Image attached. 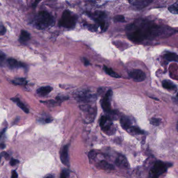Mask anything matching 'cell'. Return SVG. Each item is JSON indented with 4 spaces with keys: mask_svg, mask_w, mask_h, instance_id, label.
I'll return each instance as SVG.
<instances>
[{
    "mask_svg": "<svg viewBox=\"0 0 178 178\" xmlns=\"http://www.w3.org/2000/svg\"><path fill=\"white\" fill-rule=\"evenodd\" d=\"M18 120H19V119H18H18L17 118V119H16V120H15V122H14V123H16L17 122H18Z\"/></svg>",
    "mask_w": 178,
    "mask_h": 178,
    "instance_id": "f35d334b",
    "label": "cell"
},
{
    "mask_svg": "<svg viewBox=\"0 0 178 178\" xmlns=\"http://www.w3.org/2000/svg\"><path fill=\"white\" fill-rule=\"evenodd\" d=\"M160 122H161V120L160 119L155 118H153L150 121L151 124L155 126H159L160 124Z\"/></svg>",
    "mask_w": 178,
    "mask_h": 178,
    "instance_id": "d4e9b609",
    "label": "cell"
},
{
    "mask_svg": "<svg viewBox=\"0 0 178 178\" xmlns=\"http://www.w3.org/2000/svg\"><path fill=\"white\" fill-rule=\"evenodd\" d=\"M112 90H109L101 101V106L105 112L111 114L113 113L111 109V100L112 98Z\"/></svg>",
    "mask_w": 178,
    "mask_h": 178,
    "instance_id": "8992f818",
    "label": "cell"
},
{
    "mask_svg": "<svg viewBox=\"0 0 178 178\" xmlns=\"http://www.w3.org/2000/svg\"><path fill=\"white\" fill-rule=\"evenodd\" d=\"M14 84L18 85H25L27 84V81L25 78H17L12 81Z\"/></svg>",
    "mask_w": 178,
    "mask_h": 178,
    "instance_id": "603a6c76",
    "label": "cell"
},
{
    "mask_svg": "<svg viewBox=\"0 0 178 178\" xmlns=\"http://www.w3.org/2000/svg\"><path fill=\"white\" fill-rule=\"evenodd\" d=\"M5 57H6V56H5V53L3 52L2 51H0V64L4 62Z\"/></svg>",
    "mask_w": 178,
    "mask_h": 178,
    "instance_id": "f1b7e54d",
    "label": "cell"
},
{
    "mask_svg": "<svg viewBox=\"0 0 178 178\" xmlns=\"http://www.w3.org/2000/svg\"><path fill=\"white\" fill-rule=\"evenodd\" d=\"M52 90V88L50 86H44L39 88V89H37V92L40 96H44L49 94Z\"/></svg>",
    "mask_w": 178,
    "mask_h": 178,
    "instance_id": "9a60e30c",
    "label": "cell"
},
{
    "mask_svg": "<svg viewBox=\"0 0 178 178\" xmlns=\"http://www.w3.org/2000/svg\"><path fill=\"white\" fill-rule=\"evenodd\" d=\"M6 32V30L4 27V26L3 25H0V36H3L5 34Z\"/></svg>",
    "mask_w": 178,
    "mask_h": 178,
    "instance_id": "83f0119b",
    "label": "cell"
},
{
    "mask_svg": "<svg viewBox=\"0 0 178 178\" xmlns=\"http://www.w3.org/2000/svg\"><path fill=\"white\" fill-rule=\"evenodd\" d=\"M83 62H84V63L85 65V66H88V65L90 64V63H89V61H88L87 59H86V58H83Z\"/></svg>",
    "mask_w": 178,
    "mask_h": 178,
    "instance_id": "d6a6232c",
    "label": "cell"
},
{
    "mask_svg": "<svg viewBox=\"0 0 178 178\" xmlns=\"http://www.w3.org/2000/svg\"><path fill=\"white\" fill-rule=\"evenodd\" d=\"M164 58L168 61H174V62H178V55L173 52H168L164 55Z\"/></svg>",
    "mask_w": 178,
    "mask_h": 178,
    "instance_id": "ffe728a7",
    "label": "cell"
},
{
    "mask_svg": "<svg viewBox=\"0 0 178 178\" xmlns=\"http://www.w3.org/2000/svg\"><path fill=\"white\" fill-rule=\"evenodd\" d=\"M103 69L105 71L106 73L108 74L109 75L112 77V78H120V76L119 75V74H118L116 72H115L113 71L112 69L109 68L107 66H104Z\"/></svg>",
    "mask_w": 178,
    "mask_h": 178,
    "instance_id": "44dd1931",
    "label": "cell"
},
{
    "mask_svg": "<svg viewBox=\"0 0 178 178\" xmlns=\"http://www.w3.org/2000/svg\"><path fill=\"white\" fill-rule=\"evenodd\" d=\"M90 16L98 23L101 29L106 30L107 28V23L106 22V16L104 13L100 11L95 12L94 14H90Z\"/></svg>",
    "mask_w": 178,
    "mask_h": 178,
    "instance_id": "52a82bcc",
    "label": "cell"
},
{
    "mask_svg": "<svg viewBox=\"0 0 178 178\" xmlns=\"http://www.w3.org/2000/svg\"><path fill=\"white\" fill-rule=\"evenodd\" d=\"M78 98L80 100L84 102H90L91 101H94L96 99V96L91 94L84 93L78 96Z\"/></svg>",
    "mask_w": 178,
    "mask_h": 178,
    "instance_id": "5bb4252c",
    "label": "cell"
},
{
    "mask_svg": "<svg viewBox=\"0 0 178 178\" xmlns=\"http://www.w3.org/2000/svg\"><path fill=\"white\" fill-rule=\"evenodd\" d=\"M128 131L129 132H132L133 133H135V134H144V131L141 130L139 128L136 126H132L131 127L130 129L128 130Z\"/></svg>",
    "mask_w": 178,
    "mask_h": 178,
    "instance_id": "7402d4cb",
    "label": "cell"
},
{
    "mask_svg": "<svg viewBox=\"0 0 178 178\" xmlns=\"http://www.w3.org/2000/svg\"><path fill=\"white\" fill-rule=\"evenodd\" d=\"M34 24L38 29H44L54 24V18L48 11H39L34 18Z\"/></svg>",
    "mask_w": 178,
    "mask_h": 178,
    "instance_id": "7a4b0ae2",
    "label": "cell"
},
{
    "mask_svg": "<svg viewBox=\"0 0 178 178\" xmlns=\"http://www.w3.org/2000/svg\"><path fill=\"white\" fill-rule=\"evenodd\" d=\"M172 166L169 162H163L162 161H157L151 168L149 174L151 178H158L159 176L164 174L167 169Z\"/></svg>",
    "mask_w": 178,
    "mask_h": 178,
    "instance_id": "3957f363",
    "label": "cell"
},
{
    "mask_svg": "<svg viewBox=\"0 0 178 178\" xmlns=\"http://www.w3.org/2000/svg\"><path fill=\"white\" fill-rule=\"evenodd\" d=\"M45 178H53V176L51 175V174H49L47 177H46Z\"/></svg>",
    "mask_w": 178,
    "mask_h": 178,
    "instance_id": "74e56055",
    "label": "cell"
},
{
    "mask_svg": "<svg viewBox=\"0 0 178 178\" xmlns=\"http://www.w3.org/2000/svg\"><path fill=\"white\" fill-rule=\"evenodd\" d=\"M77 18L74 14L68 10L63 11L59 21V25L66 28H72L75 25Z\"/></svg>",
    "mask_w": 178,
    "mask_h": 178,
    "instance_id": "277c9868",
    "label": "cell"
},
{
    "mask_svg": "<svg viewBox=\"0 0 178 178\" xmlns=\"http://www.w3.org/2000/svg\"><path fill=\"white\" fill-rule=\"evenodd\" d=\"M115 163L118 167L122 168H128V160L124 156L119 155L116 158Z\"/></svg>",
    "mask_w": 178,
    "mask_h": 178,
    "instance_id": "7c38bea8",
    "label": "cell"
},
{
    "mask_svg": "<svg viewBox=\"0 0 178 178\" xmlns=\"http://www.w3.org/2000/svg\"><path fill=\"white\" fill-rule=\"evenodd\" d=\"M0 156H1V157H4L5 158V159H6V160L9 159V154H8L6 152H5V151H3V152H2V153H1V154L0 155Z\"/></svg>",
    "mask_w": 178,
    "mask_h": 178,
    "instance_id": "4dcf8cb0",
    "label": "cell"
},
{
    "mask_svg": "<svg viewBox=\"0 0 178 178\" xmlns=\"http://www.w3.org/2000/svg\"><path fill=\"white\" fill-rule=\"evenodd\" d=\"M129 76L136 82H141L146 79V75L143 71L139 69H134L131 71Z\"/></svg>",
    "mask_w": 178,
    "mask_h": 178,
    "instance_id": "ba28073f",
    "label": "cell"
},
{
    "mask_svg": "<svg viewBox=\"0 0 178 178\" xmlns=\"http://www.w3.org/2000/svg\"><path fill=\"white\" fill-rule=\"evenodd\" d=\"M6 128H4V129H3V130L2 132H1V133H0V138L2 137V136L4 134V133L5 132V131H6Z\"/></svg>",
    "mask_w": 178,
    "mask_h": 178,
    "instance_id": "e575fe53",
    "label": "cell"
},
{
    "mask_svg": "<svg viewBox=\"0 0 178 178\" xmlns=\"http://www.w3.org/2000/svg\"><path fill=\"white\" fill-rule=\"evenodd\" d=\"M7 64L10 68L11 69H17L19 67H24L25 68L26 65L23 63L19 62L16 60L9 58L7 60Z\"/></svg>",
    "mask_w": 178,
    "mask_h": 178,
    "instance_id": "8fae6325",
    "label": "cell"
},
{
    "mask_svg": "<svg viewBox=\"0 0 178 178\" xmlns=\"http://www.w3.org/2000/svg\"><path fill=\"white\" fill-rule=\"evenodd\" d=\"M162 85L164 88L169 90H174L175 89H177V86L170 80H163Z\"/></svg>",
    "mask_w": 178,
    "mask_h": 178,
    "instance_id": "2e32d148",
    "label": "cell"
},
{
    "mask_svg": "<svg viewBox=\"0 0 178 178\" xmlns=\"http://www.w3.org/2000/svg\"><path fill=\"white\" fill-rule=\"evenodd\" d=\"M30 39V34L27 32L22 30L19 36V41L21 43H26Z\"/></svg>",
    "mask_w": 178,
    "mask_h": 178,
    "instance_id": "d6986e66",
    "label": "cell"
},
{
    "mask_svg": "<svg viewBox=\"0 0 178 178\" xmlns=\"http://www.w3.org/2000/svg\"><path fill=\"white\" fill-rule=\"evenodd\" d=\"M69 176V172L67 170H63L61 174L60 178H67Z\"/></svg>",
    "mask_w": 178,
    "mask_h": 178,
    "instance_id": "4316f807",
    "label": "cell"
},
{
    "mask_svg": "<svg viewBox=\"0 0 178 178\" xmlns=\"http://www.w3.org/2000/svg\"><path fill=\"white\" fill-rule=\"evenodd\" d=\"M153 1L150 0H136V1H130L129 3L135 7L143 9L148 6Z\"/></svg>",
    "mask_w": 178,
    "mask_h": 178,
    "instance_id": "30bf717a",
    "label": "cell"
},
{
    "mask_svg": "<svg viewBox=\"0 0 178 178\" xmlns=\"http://www.w3.org/2000/svg\"><path fill=\"white\" fill-rule=\"evenodd\" d=\"M126 31L129 39L136 42L170 34L169 29L146 21H140L129 25L126 28Z\"/></svg>",
    "mask_w": 178,
    "mask_h": 178,
    "instance_id": "6da1fadb",
    "label": "cell"
},
{
    "mask_svg": "<svg viewBox=\"0 0 178 178\" xmlns=\"http://www.w3.org/2000/svg\"><path fill=\"white\" fill-rule=\"evenodd\" d=\"M52 121V120L51 119V118H47L45 120V122L47 123H50L51 121Z\"/></svg>",
    "mask_w": 178,
    "mask_h": 178,
    "instance_id": "836d02e7",
    "label": "cell"
},
{
    "mask_svg": "<svg viewBox=\"0 0 178 178\" xmlns=\"http://www.w3.org/2000/svg\"><path fill=\"white\" fill-rule=\"evenodd\" d=\"M114 21L116 22H125V18L122 15H117L114 17Z\"/></svg>",
    "mask_w": 178,
    "mask_h": 178,
    "instance_id": "484cf974",
    "label": "cell"
},
{
    "mask_svg": "<svg viewBox=\"0 0 178 178\" xmlns=\"http://www.w3.org/2000/svg\"><path fill=\"white\" fill-rule=\"evenodd\" d=\"M100 126L101 130L108 134H113L116 131L111 120L108 116H101L100 120Z\"/></svg>",
    "mask_w": 178,
    "mask_h": 178,
    "instance_id": "5b68a950",
    "label": "cell"
},
{
    "mask_svg": "<svg viewBox=\"0 0 178 178\" xmlns=\"http://www.w3.org/2000/svg\"><path fill=\"white\" fill-rule=\"evenodd\" d=\"M11 100L13 101H14V103H16L17 105L18 106V107L20 108L24 112H25L26 113H29V109H28L26 107V106L22 102H21L19 98H11Z\"/></svg>",
    "mask_w": 178,
    "mask_h": 178,
    "instance_id": "ac0fdd59",
    "label": "cell"
},
{
    "mask_svg": "<svg viewBox=\"0 0 178 178\" xmlns=\"http://www.w3.org/2000/svg\"><path fill=\"white\" fill-rule=\"evenodd\" d=\"M5 147H6V146H5V144H4V143L0 144V148H1V149H5Z\"/></svg>",
    "mask_w": 178,
    "mask_h": 178,
    "instance_id": "d590c367",
    "label": "cell"
},
{
    "mask_svg": "<svg viewBox=\"0 0 178 178\" xmlns=\"http://www.w3.org/2000/svg\"><path fill=\"white\" fill-rule=\"evenodd\" d=\"M60 159L63 164L69 166V145H65L62 147L60 152Z\"/></svg>",
    "mask_w": 178,
    "mask_h": 178,
    "instance_id": "9c48e42d",
    "label": "cell"
},
{
    "mask_svg": "<svg viewBox=\"0 0 178 178\" xmlns=\"http://www.w3.org/2000/svg\"><path fill=\"white\" fill-rule=\"evenodd\" d=\"M178 3L177 2L174 4L171 5L168 7V10L171 13L174 14H178Z\"/></svg>",
    "mask_w": 178,
    "mask_h": 178,
    "instance_id": "cb8c5ba5",
    "label": "cell"
},
{
    "mask_svg": "<svg viewBox=\"0 0 178 178\" xmlns=\"http://www.w3.org/2000/svg\"><path fill=\"white\" fill-rule=\"evenodd\" d=\"M121 126L125 130L128 131L132 126V122L128 116H123L120 119Z\"/></svg>",
    "mask_w": 178,
    "mask_h": 178,
    "instance_id": "4fadbf2b",
    "label": "cell"
},
{
    "mask_svg": "<svg viewBox=\"0 0 178 178\" xmlns=\"http://www.w3.org/2000/svg\"><path fill=\"white\" fill-rule=\"evenodd\" d=\"M39 2V1H36V2H34V4H33V5H32V7H36V6L37 5V4H38V3Z\"/></svg>",
    "mask_w": 178,
    "mask_h": 178,
    "instance_id": "8d00e7d4",
    "label": "cell"
},
{
    "mask_svg": "<svg viewBox=\"0 0 178 178\" xmlns=\"http://www.w3.org/2000/svg\"><path fill=\"white\" fill-rule=\"evenodd\" d=\"M19 162V160H17V159H11V161H10V162H9V164H10L12 166H15L16 164H17Z\"/></svg>",
    "mask_w": 178,
    "mask_h": 178,
    "instance_id": "f546056e",
    "label": "cell"
},
{
    "mask_svg": "<svg viewBox=\"0 0 178 178\" xmlns=\"http://www.w3.org/2000/svg\"><path fill=\"white\" fill-rule=\"evenodd\" d=\"M1 157H2L0 156V161H1Z\"/></svg>",
    "mask_w": 178,
    "mask_h": 178,
    "instance_id": "ab89813d",
    "label": "cell"
},
{
    "mask_svg": "<svg viewBox=\"0 0 178 178\" xmlns=\"http://www.w3.org/2000/svg\"><path fill=\"white\" fill-rule=\"evenodd\" d=\"M98 165L99 168L104 170H113L114 169V166L112 164H110L105 160H101L98 163Z\"/></svg>",
    "mask_w": 178,
    "mask_h": 178,
    "instance_id": "e0dca14e",
    "label": "cell"
},
{
    "mask_svg": "<svg viewBox=\"0 0 178 178\" xmlns=\"http://www.w3.org/2000/svg\"><path fill=\"white\" fill-rule=\"evenodd\" d=\"M17 177H18V174L16 172V171H12L11 178H17Z\"/></svg>",
    "mask_w": 178,
    "mask_h": 178,
    "instance_id": "1f68e13d",
    "label": "cell"
}]
</instances>
